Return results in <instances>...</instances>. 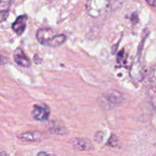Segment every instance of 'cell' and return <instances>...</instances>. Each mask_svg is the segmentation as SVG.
<instances>
[{
	"label": "cell",
	"mask_w": 156,
	"mask_h": 156,
	"mask_svg": "<svg viewBox=\"0 0 156 156\" xmlns=\"http://www.w3.org/2000/svg\"><path fill=\"white\" fill-rule=\"evenodd\" d=\"M9 15V12L8 10H2L0 11V23L2 21H5L8 18Z\"/></svg>",
	"instance_id": "30bf717a"
},
{
	"label": "cell",
	"mask_w": 156,
	"mask_h": 156,
	"mask_svg": "<svg viewBox=\"0 0 156 156\" xmlns=\"http://www.w3.org/2000/svg\"><path fill=\"white\" fill-rule=\"evenodd\" d=\"M149 5H150L151 6H155V0H146Z\"/></svg>",
	"instance_id": "7c38bea8"
},
{
	"label": "cell",
	"mask_w": 156,
	"mask_h": 156,
	"mask_svg": "<svg viewBox=\"0 0 156 156\" xmlns=\"http://www.w3.org/2000/svg\"><path fill=\"white\" fill-rule=\"evenodd\" d=\"M73 147L79 151H89L92 148L91 143L85 139L76 138L72 141Z\"/></svg>",
	"instance_id": "8992f818"
},
{
	"label": "cell",
	"mask_w": 156,
	"mask_h": 156,
	"mask_svg": "<svg viewBox=\"0 0 156 156\" xmlns=\"http://www.w3.org/2000/svg\"><path fill=\"white\" fill-rule=\"evenodd\" d=\"M14 60H15V62L18 65L23 67H26V68L30 66V64H31L30 59L26 56L24 50L21 48H17L15 50V53H14Z\"/></svg>",
	"instance_id": "3957f363"
},
{
	"label": "cell",
	"mask_w": 156,
	"mask_h": 156,
	"mask_svg": "<svg viewBox=\"0 0 156 156\" xmlns=\"http://www.w3.org/2000/svg\"><path fill=\"white\" fill-rule=\"evenodd\" d=\"M117 144H118V140H117V136L114 135L111 136V138L109 139V141H108V145L116 147V146H117Z\"/></svg>",
	"instance_id": "9c48e42d"
},
{
	"label": "cell",
	"mask_w": 156,
	"mask_h": 156,
	"mask_svg": "<svg viewBox=\"0 0 156 156\" xmlns=\"http://www.w3.org/2000/svg\"><path fill=\"white\" fill-rule=\"evenodd\" d=\"M8 62V58L2 54V53H0V66L5 65Z\"/></svg>",
	"instance_id": "8fae6325"
},
{
	"label": "cell",
	"mask_w": 156,
	"mask_h": 156,
	"mask_svg": "<svg viewBox=\"0 0 156 156\" xmlns=\"http://www.w3.org/2000/svg\"><path fill=\"white\" fill-rule=\"evenodd\" d=\"M37 39L40 44L50 47H56L62 45L66 41L64 34H55L50 28H41L37 32Z\"/></svg>",
	"instance_id": "6da1fadb"
},
{
	"label": "cell",
	"mask_w": 156,
	"mask_h": 156,
	"mask_svg": "<svg viewBox=\"0 0 156 156\" xmlns=\"http://www.w3.org/2000/svg\"><path fill=\"white\" fill-rule=\"evenodd\" d=\"M50 113V108L47 105H34L32 111V116L34 120L44 121L48 119Z\"/></svg>",
	"instance_id": "7a4b0ae2"
},
{
	"label": "cell",
	"mask_w": 156,
	"mask_h": 156,
	"mask_svg": "<svg viewBox=\"0 0 156 156\" xmlns=\"http://www.w3.org/2000/svg\"><path fill=\"white\" fill-rule=\"evenodd\" d=\"M27 17L26 15H20L12 24V29L18 35H21L24 32L27 26Z\"/></svg>",
	"instance_id": "277c9868"
},
{
	"label": "cell",
	"mask_w": 156,
	"mask_h": 156,
	"mask_svg": "<svg viewBox=\"0 0 156 156\" xmlns=\"http://www.w3.org/2000/svg\"><path fill=\"white\" fill-rule=\"evenodd\" d=\"M50 129L51 131V133H53L56 134H64L66 131V129L65 126L63 125H60V123L56 121H53L50 123Z\"/></svg>",
	"instance_id": "52a82bcc"
},
{
	"label": "cell",
	"mask_w": 156,
	"mask_h": 156,
	"mask_svg": "<svg viewBox=\"0 0 156 156\" xmlns=\"http://www.w3.org/2000/svg\"><path fill=\"white\" fill-rule=\"evenodd\" d=\"M48 155L49 154L47 153V152H40V153H38V155Z\"/></svg>",
	"instance_id": "4fadbf2b"
},
{
	"label": "cell",
	"mask_w": 156,
	"mask_h": 156,
	"mask_svg": "<svg viewBox=\"0 0 156 156\" xmlns=\"http://www.w3.org/2000/svg\"><path fill=\"white\" fill-rule=\"evenodd\" d=\"M18 138L24 142H39L42 140L43 135L39 131H30L21 134Z\"/></svg>",
	"instance_id": "5b68a950"
},
{
	"label": "cell",
	"mask_w": 156,
	"mask_h": 156,
	"mask_svg": "<svg viewBox=\"0 0 156 156\" xmlns=\"http://www.w3.org/2000/svg\"><path fill=\"white\" fill-rule=\"evenodd\" d=\"M117 62L120 64H125L126 62V55L123 52V50L117 55Z\"/></svg>",
	"instance_id": "ba28073f"
}]
</instances>
